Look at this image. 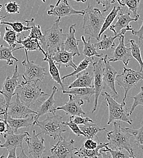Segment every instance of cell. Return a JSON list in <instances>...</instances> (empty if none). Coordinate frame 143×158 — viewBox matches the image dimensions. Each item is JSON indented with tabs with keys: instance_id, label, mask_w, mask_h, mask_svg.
I'll return each mask as SVG.
<instances>
[{
	"instance_id": "cell-1",
	"label": "cell",
	"mask_w": 143,
	"mask_h": 158,
	"mask_svg": "<svg viewBox=\"0 0 143 158\" xmlns=\"http://www.w3.org/2000/svg\"><path fill=\"white\" fill-rule=\"evenodd\" d=\"M113 128L110 131H107V136L108 147L115 150H125L131 158H135L134 151L130 143V139L133 136L134 129L128 127L123 128L120 121L113 122Z\"/></svg>"
},
{
	"instance_id": "cell-2",
	"label": "cell",
	"mask_w": 143,
	"mask_h": 158,
	"mask_svg": "<svg viewBox=\"0 0 143 158\" xmlns=\"http://www.w3.org/2000/svg\"><path fill=\"white\" fill-rule=\"evenodd\" d=\"M60 23L61 19L58 18L50 28L44 31L41 48L49 55L64 48V42L67 34L63 32V29L60 27Z\"/></svg>"
},
{
	"instance_id": "cell-3",
	"label": "cell",
	"mask_w": 143,
	"mask_h": 158,
	"mask_svg": "<svg viewBox=\"0 0 143 158\" xmlns=\"http://www.w3.org/2000/svg\"><path fill=\"white\" fill-rule=\"evenodd\" d=\"M83 29L84 33L99 41V34L102 28V24L105 20V17L102 14L100 9L94 7L90 4H88L83 9Z\"/></svg>"
},
{
	"instance_id": "cell-4",
	"label": "cell",
	"mask_w": 143,
	"mask_h": 158,
	"mask_svg": "<svg viewBox=\"0 0 143 158\" xmlns=\"http://www.w3.org/2000/svg\"><path fill=\"white\" fill-rule=\"evenodd\" d=\"M17 93L21 101L26 106H30L36 102L41 103L44 98L49 95L44 93L36 82H25L22 81L17 88Z\"/></svg>"
},
{
	"instance_id": "cell-5",
	"label": "cell",
	"mask_w": 143,
	"mask_h": 158,
	"mask_svg": "<svg viewBox=\"0 0 143 158\" xmlns=\"http://www.w3.org/2000/svg\"><path fill=\"white\" fill-rule=\"evenodd\" d=\"M35 125L40 128L41 131L39 133L40 135H48L54 140L59 138L61 134L67 130V126L63 122V117L56 114L47 116L43 120H37Z\"/></svg>"
},
{
	"instance_id": "cell-6",
	"label": "cell",
	"mask_w": 143,
	"mask_h": 158,
	"mask_svg": "<svg viewBox=\"0 0 143 158\" xmlns=\"http://www.w3.org/2000/svg\"><path fill=\"white\" fill-rule=\"evenodd\" d=\"M107 101V105L108 107V120L107 124L110 125L115 121L124 122L132 125V119L130 118L129 113L125 107L126 103L121 102L119 103L116 102L110 93L106 91L102 93Z\"/></svg>"
},
{
	"instance_id": "cell-7",
	"label": "cell",
	"mask_w": 143,
	"mask_h": 158,
	"mask_svg": "<svg viewBox=\"0 0 143 158\" xmlns=\"http://www.w3.org/2000/svg\"><path fill=\"white\" fill-rule=\"evenodd\" d=\"M143 80V71H137L126 66L124 67L123 72L120 74H118L116 77V83L124 91L123 103H125V100L129 90L137 86L138 83Z\"/></svg>"
},
{
	"instance_id": "cell-8",
	"label": "cell",
	"mask_w": 143,
	"mask_h": 158,
	"mask_svg": "<svg viewBox=\"0 0 143 158\" xmlns=\"http://www.w3.org/2000/svg\"><path fill=\"white\" fill-rule=\"evenodd\" d=\"M26 59L21 64L25 68L23 77V80L25 82H42L44 77L47 75L46 69L44 67L36 64L34 61H31L29 59L28 51L24 49Z\"/></svg>"
},
{
	"instance_id": "cell-9",
	"label": "cell",
	"mask_w": 143,
	"mask_h": 158,
	"mask_svg": "<svg viewBox=\"0 0 143 158\" xmlns=\"http://www.w3.org/2000/svg\"><path fill=\"white\" fill-rule=\"evenodd\" d=\"M20 77V73H19L18 65H15L14 73L11 77L7 76L2 86V88L0 90V94L4 97L6 102V108L5 113L4 114V118L7 120V109L8 106L11 102V100L14 95H15V92L19 86V78Z\"/></svg>"
},
{
	"instance_id": "cell-10",
	"label": "cell",
	"mask_w": 143,
	"mask_h": 158,
	"mask_svg": "<svg viewBox=\"0 0 143 158\" xmlns=\"http://www.w3.org/2000/svg\"><path fill=\"white\" fill-rule=\"evenodd\" d=\"M75 141L73 139L66 140L65 139L61 136L58 142L52 145L50 152L51 156H47L48 158H72L74 151L78 148L74 147Z\"/></svg>"
},
{
	"instance_id": "cell-11",
	"label": "cell",
	"mask_w": 143,
	"mask_h": 158,
	"mask_svg": "<svg viewBox=\"0 0 143 158\" xmlns=\"http://www.w3.org/2000/svg\"><path fill=\"white\" fill-rule=\"evenodd\" d=\"M93 86L95 88V100L93 108L92 109V113L95 112L98 108L99 98L102 94V91L104 89L103 80V58H101L97 61L93 62Z\"/></svg>"
},
{
	"instance_id": "cell-12",
	"label": "cell",
	"mask_w": 143,
	"mask_h": 158,
	"mask_svg": "<svg viewBox=\"0 0 143 158\" xmlns=\"http://www.w3.org/2000/svg\"><path fill=\"white\" fill-rule=\"evenodd\" d=\"M108 55H105L103 58V80L107 85L110 88V95L115 99L118 98V93L116 90L115 83L116 77L118 75V71L111 65Z\"/></svg>"
},
{
	"instance_id": "cell-13",
	"label": "cell",
	"mask_w": 143,
	"mask_h": 158,
	"mask_svg": "<svg viewBox=\"0 0 143 158\" xmlns=\"http://www.w3.org/2000/svg\"><path fill=\"white\" fill-rule=\"evenodd\" d=\"M50 9L48 10L47 14L50 16H56L61 19L65 17H69L73 15H83L84 12L78 10L69 4L68 0H57L55 5H50Z\"/></svg>"
},
{
	"instance_id": "cell-14",
	"label": "cell",
	"mask_w": 143,
	"mask_h": 158,
	"mask_svg": "<svg viewBox=\"0 0 143 158\" xmlns=\"http://www.w3.org/2000/svg\"><path fill=\"white\" fill-rule=\"evenodd\" d=\"M16 94L15 99L11 102L8 106L7 116L12 118H27L32 114H36L37 111L31 109L29 106L24 105L20 99L18 94Z\"/></svg>"
},
{
	"instance_id": "cell-15",
	"label": "cell",
	"mask_w": 143,
	"mask_h": 158,
	"mask_svg": "<svg viewBox=\"0 0 143 158\" xmlns=\"http://www.w3.org/2000/svg\"><path fill=\"white\" fill-rule=\"evenodd\" d=\"M68 95V101L62 106L56 107V111H63L69 117L85 115V113L82 108V105L84 104L83 99L72 94Z\"/></svg>"
},
{
	"instance_id": "cell-16",
	"label": "cell",
	"mask_w": 143,
	"mask_h": 158,
	"mask_svg": "<svg viewBox=\"0 0 143 158\" xmlns=\"http://www.w3.org/2000/svg\"><path fill=\"white\" fill-rule=\"evenodd\" d=\"M40 133L36 134V130H33L32 135H29L25 138V140L28 146V153L31 157L34 158H41L42 155L46 151L44 146V139L39 138Z\"/></svg>"
},
{
	"instance_id": "cell-17",
	"label": "cell",
	"mask_w": 143,
	"mask_h": 158,
	"mask_svg": "<svg viewBox=\"0 0 143 158\" xmlns=\"http://www.w3.org/2000/svg\"><path fill=\"white\" fill-rule=\"evenodd\" d=\"M29 135V133L27 131H25L22 134H16L8 125L7 131L3 135L5 142L0 144V147L4 148L7 151L11 149H17L19 147L23 148V141Z\"/></svg>"
},
{
	"instance_id": "cell-18",
	"label": "cell",
	"mask_w": 143,
	"mask_h": 158,
	"mask_svg": "<svg viewBox=\"0 0 143 158\" xmlns=\"http://www.w3.org/2000/svg\"><path fill=\"white\" fill-rule=\"evenodd\" d=\"M119 44L117 47L115 49L113 56L112 57H109L110 61H122L124 66H127L129 61L131 59L132 53L130 48L127 47L125 44L124 35H121L119 38Z\"/></svg>"
},
{
	"instance_id": "cell-19",
	"label": "cell",
	"mask_w": 143,
	"mask_h": 158,
	"mask_svg": "<svg viewBox=\"0 0 143 158\" xmlns=\"http://www.w3.org/2000/svg\"><path fill=\"white\" fill-rule=\"evenodd\" d=\"M50 56L59 69H61L62 66L66 68L71 67L74 69L77 68L76 64L73 61L74 56L76 55L74 53L66 51L64 48L55 51Z\"/></svg>"
},
{
	"instance_id": "cell-20",
	"label": "cell",
	"mask_w": 143,
	"mask_h": 158,
	"mask_svg": "<svg viewBox=\"0 0 143 158\" xmlns=\"http://www.w3.org/2000/svg\"><path fill=\"white\" fill-rule=\"evenodd\" d=\"M59 91L58 88L56 86H53L52 88V93L49 96V98L46 99L45 101L43 102L41 105L39 106L37 113L35 114L34 116V125H35L36 122L38 120V119L40 118L42 116H44L46 114L48 113H52L53 114H56V112L57 111L56 110L55 106V99L54 96L56 93Z\"/></svg>"
},
{
	"instance_id": "cell-21",
	"label": "cell",
	"mask_w": 143,
	"mask_h": 158,
	"mask_svg": "<svg viewBox=\"0 0 143 158\" xmlns=\"http://www.w3.org/2000/svg\"><path fill=\"white\" fill-rule=\"evenodd\" d=\"M139 19V17H131L130 12L123 14L121 11L119 14V17L117 21L115 24H111L110 26V29L113 32L115 35L120 33L124 29H127L129 31L132 32L134 31V29L132 26L130 25V23L132 21L137 22Z\"/></svg>"
},
{
	"instance_id": "cell-22",
	"label": "cell",
	"mask_w": 143,
	"mask_h": 158,
	"mask_svg": "<svg viewBox=\"0 0 143 158\" xmlns=\"http://www.w3.org/2000/svg\"><path fill=\"white\" fill-rule=\"evenodd\" d=\"M76 26V24H73L70 26L68 34L66 35V39L64 42L63 48L66 51L74 53L78 56H81V53L78 48L79 44L81 41L79 40L76 39L75 37Z\"/></svg>"
},
{
	"instance_id": "cell-23",
	"label": "cell",
	"mask_w": 143,
	"mask_h": 158,
	"mask_svg": "<svg viewBox=\"0 0 143 158\" xmlns=\"http://www.w3.org/2000/svg\"><path fill=\"white\" fill-rule=\"evenodd\" d=\"M76 79L73 82L68 84V88L81 87H92L93 86V77L86 71H82L76 75Z\"/></svg>"
},
{
	"instance_id": "cell-24",
	"label": "cell",
	"mask_w": 143,
	"mask_h": 158,
	"mask_svg": "<svg viewBox=\"0 0 143 158\" xmlns=\"http://www.w3.org/2000/svg\"><path fill=\"white\" fill-rule=\"evenodd\" d=\"M34 120H35L34 114L29 116L27 118H12L9 116H7V122L8 123V125L15 133L20 128L34 126Z\"/></svg>"
},
{
	"instance_id": "cell-25",
	"label": "cell",
	"mask_w": 143,
	"mask_h": 158,
	"mask_svg": "<svg viewBox=\"0 0 143 158\" xmlns=\"http://www.w3.org/2000/svg\"><path fill=\"white\" fill-rule=\"evenodd\" d=\"M43 55L44 58L43 59V61H47L48 63L49 73L51 78L61 86V90H64L65 86L63 83V80H61L59 68L56 64V63H54V60H53L50 55H49L47 52H46Z\"/></svg>"
},
{
	"instance_id": "cell-26",
	"label": "cell",
	"mask_w": 143,
	"mask_h": 158,
	"mask_svg": "<svg viewBox=\"0 0 143 158\" xmlns=\"http://www.w3.org/2000/svg\"><path fill=\"white\" fill-rule=\"evenodd\" d=\"M129 31L127 29H124L120 33L114 36L108 37L107 35H104L101 40L98 41L95 44L97 49L100 51H107L109 49H113L115 46V40L117 38H119L121 35H124L126 32Z\"/></svg>"
},
{
	"instance_id": "cell-27",
	"label": "cell",
	"mask_w": 143,
	"mask_h": 158,
	"mask_svg": "<svg viewBox=\"0 0 143 158\" xmlns=\"http://www.w3.org/2000/svg\"><path fill=\"white\" fill-rule=\"evenodd\" d=\"M63 94H72L84 100H86L88 103L90 102V99L93 95H95V88L92 87H81L73 88L69 90H62Z\"/></svg>"
},
{
	"instance_id": "cell-28",
	"label": "cell",
	"mask_w": 143,
	"mask_h": 158,
	"mask_svg": "<svg viewBox=\"0 0 143 158\" xmlns=\"http://www.w3.org/2000/svg\"><path fill=\"white\" fill-rule=\"evenodd\" d=\"M107 145L108 143L101 142L98 144V146L93 150H88L82 146L80 148H77L74 154L79 158H103L100 150Z\"/></svg>"
},
{
	"instance_id": "cell-29",
	"label": "cell",
	"mask_w": 143,
	"mask_h": 158,
	"mask_svg": "<svg viewBox=\"0 0 143 158\" xmlns=\"http://www.w3.org/2000/svg\"><path fill=\"white\" fill-rule=\"evenodd\" d=\"M17 43L21 44L22 46L14 48V51L21 49H26L27 51H40L42 52V54L45 52L44 50L41 48V43L39 40L30 39L25 37L24 40H21L20 38V39L17 41Z\"/></svg>"
},
{
	"instance_id": "cell-30",
	"label": "cell",
	"mask_w": 143,
	"mask_h": 158,
	"mask_svg": "<svg viewBox=\"0 0 143 158\" xmlns=\"http://www.w3.org/2000/svg\"><path fill=\"white\" fill-rule=\"evenodd\" d=\"M82 132L84 133V136L86 139H98L97 134L102 130H106V128L104 127H101L97 123L93 122H89L83 127H80Z\"/></svg>"
},
{
	"instance_id": "cell-31",
	"label": "cell",
	"mask_w": 143,
	"mask_h": 158,
	"mask_svg": "<svg viewBox=\"0 0 143 158\" xmlns=\"http://www.w3.org/2000/svg\"><path fill=\"white\" fill-rule=\"evenodd\" d=\"M81 40L83 43V54L85 57H100L101 58L102 54H100L98 52L97 49L95 45L91 43V37H88V39L86 41L85 38L83 35L81 36Z\"/></svg>"
},
{
	"instance_id": "cell-32",
	"label": "cell",
	"mask_w": 143,
	"mask_h": 158,
	"mask_svg": "<svg viewBox=\"0 0 143 158\" xmlns=\"http://www.w3.org/2000/svg\"><path fill=\"white\" fill-rule=\"evenodd\" d=\"M122 11V9L120 6H114L108 15L105 18L103 23L102 24V28L99 34V38L100 39L103 32L111 25L113 21L116 19V17L119 15L120 12Z\"/></svg>"
},
{
	"instance_id": "cell-33",
	"label": "cell",
	"mask_w": 143,
	"mask_h": 158,
	"mask_svg": "<svg viewBox=\"0 0 143 158\" xmlns=\"http://www.w3.org/2000/svg\"><path fill=\"white\" fill-rule=\"evenodd\" d=\"M24 21L26 23L27 26H31L30 34L27 37L30 39H36L39 40L40 43L43 41V34L41 31V27L40 25H36L34 23L35 20L34 18L31 19L30 20H24Z\"/></svg>"
},
{
	"instance_id": "cell-34",
	"label": "cell",
	"mask_w": 143,
	"mask_h": 158,
	"mask_svg": "<svg viewBox=\"0 0 143 158\" xmlns=\"http://www.w3.org/2000/svg\"><path fill=\"white\" fill-rule=\"evenodd\" d=\"M14 49L11 48H7L4 45H0V61H6L7 64L12 66L14 64V61H19V60L13 56Z\"/></svg>"
},
{
	"instance_id": "cell-35",
	"label": "cell",
	"mask_w": 143,
	"mask_h": 158,
	"mask_svg": "<svg viewBox=\"0 0 143 158\" xmlns=\"http://www.w3.org/2000/svg\"><path fill=\"white\" fill-rule=\"evenodd\" d=\"M93 60H94V57H85V59L82 60L81 61V63L78 64V66H77V68L74 70V71H73L72 73H71L69 74L63 76L61 77V80H64L65 79H67L68 77L75 76L78 73H80L82 71H84L85 70H86V69L89 66V65L91 63H93Z\"/></svg>"
},
{
	"instance_id": "cell-36",
	"label": "cell",
	"mask_w": 143,
	"mask_h": 158,
	"mask_svg": "<svg viewBox=\"0 0 143 158\" xmlns=\"http://www.w3.org/2000/svg\"><path fill=\"white\" fill-rule=\"evenodd\" d=\"M5 33L3 37L4 40L9 44L10 48L14 49L17 45V33L14 31L12 29L8 27L7 26L5 27Z\"/></svg>"
},
{
	"instance_id": "cell-37",
	"label": "cell",
	"mask_w": 143,
	"mask_h": 158,
	"mask_svg": "<svg viewBox=\"0 0 143 158\" xmlns=\"http://www.w3.org/2000/svg\"><path fill=\"white\" fill-rule=\"evenodd\" d=\"M132 56L136 59L140 66V71H143V61L141 54L140 46L135 42V40H130Z\"/></svg>"
},
{
	"instance_id": "cell-38",
	"label": "cell",
	"mask_w": 143,
	"mask_h": 158,
	"mask_svg": "<svg viewBox=\"0 0 143 158\" xmlns=\"http://www.w3.org/2000/svg\"><path fill=\"white\" fill-rule=\"evenodd\" d=\"M118 3L121 6H127L130 11L133 12L134 17L140 18L138 14V9L140 4L141 0H117Z\"/></svg>"
},
{
	"instance_id": "cell-39",
	"label": "cell",
	"mask_w": 143,
	"mask_h": 158,
	"mask_svg": "<svg viewBox=\"0 0 143 158\" xmlns=\"http://www.w3.org/2000/svg\"><path fill=\"white\" fill-rule=\"evenodd\" d=\"M101 153H102L103 155V157H107V158H110L109 156H107L106 153H108L111 155V158H131L130 155H126L124 153L121 152L120 150H115V149H111L109 148L107 146H105L104 148H102L100 150Z\"/></svg>"
},
{
	"instance_id": "cell-40",
	"label": "cell",
	"mask_w": 143,
	"mask_h": 158,
	"mask_svg": "<svg viewBox=\"0 0 143 158\" xmlns=\"http://www.w3.org/2000/svg\"><path fill=\"white\" fill-rule=\"evenodd\" d=\"M1 24H5L10 26L12 29L15 31L17 34H23L24 31H28L31 30V26H24L22 23L20 21H2Z\"/></svg>"
},
{
	"instance_id": "cell-41",
	"label": "cell",
	"mask_w": 143,
	"mask_h": 158,
	"mask_svg": "<svg viewBox=\"0 0 143 158\" xmlns=\"http://www.w3.org/2000/svg\"><path fill=\"white\" fill-rule=\"evenodd\" d=\"M130 98H132L133 99V103L131 106V108L129 112V115L130 116L134 110H135L136 107L141 105L143 108V86H141V91L139 93L136 94L135 96H130Z\"/></svg>"
},
{
	"instance_id": "cell-42",
	"label": "cell",
	"mask_w": 143,
	"mask_h": 158,
	"mask_svg": "<svg viewBox=\"0 0 143 158\" xmlns=\"http://www.w3.org/2000/svg\"><path fill=\"white\" fill-rule=\"evenodd\" d=\"M5 9L9 14H19L20 10V5L16 1H9L5 4Z\"/></svg>"
},
{
	"instance_id": "cell-43",
	"label": "cell",
	"mask_w": 143,
	"mask_h": 158,
	"mask_svg": "<svg viewBox=\"0 0 143 158\" xmlns=\"http://www.w3.org/2000/svg\"><path fill=\"white\" fill-rule=\"evenodd\" d=\"M133 136L135 137L136 145L143 150V124L142 127L139 129H134Z\"/></svg>"
},
{
	"instance_id": "cell-44",
	"label": "cell",
	"mask_w": 143,
	"mask_h": 158,
	"mask_svg": "<svg viewBox=\"0 0 143 158\" xmlns=\"http://www.w3.org/2000/svg\"><path fill=\"white\" fill-rule=\"evenodd\" d=\"M63 123L65 125H66L67 127H68L76 136H84V133L82 132V130H81V128L78 126V125L76 124V123H74L71 119H69V121H68V122H63Z\"/></svg>"
},
{
	"instance_id": "cell-45",
	"label": "cell",
	"mask_w": 143,
	"mask_h": 158,
	"mask_svg": "<svg viewBox=\"0 0 143 158\" xmlns=\"http://www.w3.org/2000/svg\"><path fill=\"white\" fill-rule=\"evenodd\" d=\"M69 119L73 120L78 125H85L89 122H93V120L88 117H82V116H69Z\"/></svg>"
},
{
	"instance_id": "cell-46",
	"label": "cell",
	"mask_w": 143,
	"mask_h": 158,
	"mask_svg": "<svg viewBox=\"0 0 143 158\" xmlns=\"http://www.w3.org/2000/svg\"><path fill=\"white\" fill-rule=\"evenodd\" d=\"M98 143L93 139H87L83 143L82 147L88 150H93L98 146Z\"/></svg>"
},
{
	"instance_id": "cell-47",
	"label": "cell",
	"mask_w": 143,
	"mask_h": 158,
	"mask_svg": "<svg viewBox=\"0 0 143 158\" xmlns=\"http://www.w3.org/2000/svg\"><path fill=\"white\" fill-rule=\"evenodd\" d=\"M98 4H101L103 12L108 11L111 5L115 2V0H96Z\"/></svg>"
},
{
	"instance_id": "cell-48",
	"label": "cell",
	"mask_w": 143,
	"mask_h": 158,
	"mask_svg": "<svg viewBox=\"0 0 143 158\" xmlns=\"http://www.w3.org/2000/svg\"><path fill=\"white\" fill-rule=\"evenodd\" d=\"M132 34L138 38V41L141 43L143 41V20L142 21V24L140 29L138 31H133L131 32Z\"/></svg>"
},
{
	"instance_id": "cell-49",
	"label": "cell",
	"mask_w": 143,
	"mask_h": 158,
	"mask_svg": "<svg viewBox=\"0 0 143 158\" xmlns=\"http://www.w3.org/2000/svg\"><path fill=\"white\" fill-rule=\"evenodd\" d=\"M8 129V123L4 118H0V135H3Z\"/></svg>"
},
{
	"instance_id": "cell-50",
	"label": "cell",
	"mask_w": 143,
	"mask_h": 158,
	"mask_svg": "<svg viewBox=\"0 0 143 158\" xmlns=\"http://www.w3.org/2000/svg\"><path fill=\"white\" fill-rule=\"evenodd\" d=\"M6 102L2 95H0V115H4L5 113Z\"/></svg>"
},
{
	"instance_id": "cell-51",
	"label": "cell",
	"mask_w": 143,
	"mask_h": 158,
	"mask_svg": "<svg viewBox=\"0 0 143 158\" xmlns=\"http://www.w3.org/2000/svg\"><path fill=\"white\" fill-rule=\"evenodd\" d=\"M16 150L17 149H11L8 150L9 152V155L7 156V158H17V156L16 155Z\"/></svg>"
},
{
	"instance_id": "cell-52",
	"label": "cell",
	"mask_w": 143,
	"mask_h": 158,
	"mask_svg": "<svg viewBox=\"0 0 143 158\" xmlns=\"http://www.w3.org/2000/svg\"><path fill=\"white\" fill-rule=\"evenodd\" d=\"M17 158H29V156L25 155L24 148H22V150H21V154L19 155V156H17Z\"/></svg>"
},
{
	"instance_id": "cell-53",
	"label": "cell",
	"mask_w": 143,
	"mask_h": 158,
	"mask_svg": "<svg viewBox=\"0 0 143 158\" xmlns=\"http://www.w3.org/2000/svg\"><path fill=\"white\" fill-rule=\"evenodd\" d=\"M2 7V6L1 4H0V12H1V10ZM7 16H8V15H1L0 14V24H1V21L3 20V19H5L6 17H7ZM0 39H1V33H0Z\"/></svg>"
},
{
	"instance_id": "cell-54",
	"label": "cell",
	"mask_w": 143,
	"mask_h": 158,
	"mask_svg": "<svg viewBox=\"0 0 143 158\" xmlns=\"http://www.w3.org/2000/svg\"><path fill=\"white\" fill-rule=\"evenodd\" d=\"M73 1H75L76 2H81L82 3H85L87 0H73Z\"/></svg>"
},
{
	"instance_id": "cell-55",
	"label": "cell",
	"mask_w": 143,
	"mask_h": 158,
	"mask_svg": "<svg viewBox=\"0 0 143 158\" xmlns=\"http://www.w3.org/2000/svg\"><path fill=\"white\" fill-rule=\"evenodd\" d=\"M5 158V156H4V155H2L0 156V158Z\"/></svg>"
},
{
	"instance_id": "cell-56",
	"label": "cell",
	"mask_w": 143,
	"mask_h": 158,
	"mask_svg": "<svg viewBox=\"0 0 143 158\" xmlns=\"http://www.w3.org/2000/svg\"><path fill=\"white\" fill-rule=\"evenodd\" d=\"M43 1V2H46V0H41Z\"/></svg>"
},
{
	"instance_id": "cell-57",
	"label": "cell",
	"mask_w": 143,
	"mask_h": 158,
	"mask_svg": "<svg viewBox=\"0 0 143 158\" xmlns=\"http://www.w3.org/2000/svg\"><path fill=\"white\" fill-rule=\"evenodd\" d=\"M0 144H1V140H0Z\"/></svg>"
}]
</instances>
